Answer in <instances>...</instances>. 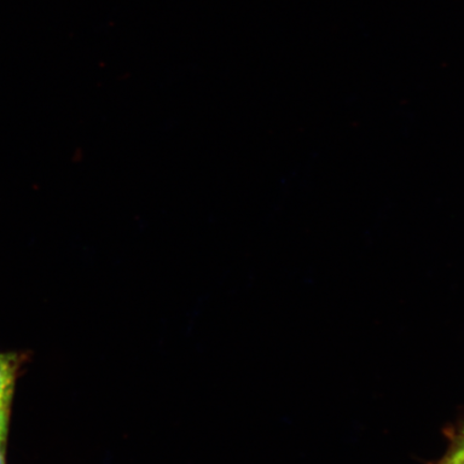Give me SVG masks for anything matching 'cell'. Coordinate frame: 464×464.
Returning a JSON list of instances; mask_svg holds the SVG:
<instances>
[{"instance_id": "obj_3", "label": "cell", "mask_w": 464, "mask_h": 464, "mask_svg": "<svg viewBox=\"0 0 464 464\" xmlns=\"http://www.w3.org/2000/svg\"><path fill=\"white\" fill-rule=\"evenodd\" d=\"M10 408L0 406V449L7 448L9 434Z\"/></svg>"}, {"instance_id": "obj_1", "label": "cell", "mask_w": 464, "mask_h": 464, "mask_svg": "<svg viewBox=\"0 0 464 464\" xmlns=\"http://www.w3.org/2000/svg\"><path fill=\"white\" fill-rule=\"evenodd\" d=\"M23 359L17 353H0V406L10 408Z\"/></svg>"}, {"instance_id": "obj_2", "label": "cell", "mask_w": 464, "mask_h": 464, "mask_svg": "<svg viewBox=\"0 0 464 464\" xmlns=\"http://www.w3.org/2000/svg\"><path fill=\"white\" fill-rule=\"evenodd\" d=\"M438 464H464V432L454 438L448 454Z\"/></svg>"}, {"instance_id": "obj_4", "label": "cell", "mask_w": 464, "mask_h": 464, "mask_svg": "<svg viewBox=\"0 0 464 464\" xmlns=\"http://www.w3.org/2000/svg\"><path fill=\"white\" fill-rule=\"evenodd\" d=\"M0 464H7L5 462V450L0 449Z\"/></svg>"}]
</instances>
